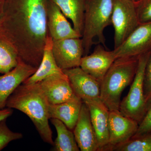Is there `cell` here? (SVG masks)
<instances>
[{"label":"cell","mask_w":151,"mask_h":151,"mask_svg":"<svg viewBox=\"0 0 151 151\" xmlns=\"http://www.w3.org/2000/svg\"><path fill=\"white\" fill-rule=\"evenodd\" d=\"M151 52L139 57L137 69L129 91L120 103L119 111L124 116L139 124L145 114L147 102L144 89V73Z\"/></svg>","instance_id":"5"},{"label":"cell","mask_w":151,"mask_h":151,"mask_svg":"<svg viewBox=\"0 0 151 151\" xmlns=\"http://www.w3.org/2000/svg\"><path fill=\"white\" fill-rule=\"evenodd\" d=\"M116 59L114 50L109 51L97 44L92 53L82 57L80 67L100 83Z\"/></svg>","instance_id":"10"},{"label":"cell","mask_w":151,"mask_h":151,"mask_svg":"<svg viewBox=\"0 0 151 151\" xmlns=\"http://www.w3.org/2000/svg\"><path fill=\"white\" fill-rule=\"evenodd\" d=\"M59 8L63 14L70 19L73 27L82 37L84 13L87 0H51Z\"/></svg>","instance_id":"19"},{"label":"cell","mask_w":151,"mask_h":151,"mask_svg":"<svg viewBox=\"0 0 151 151\" xmlns=\"http://www.w3.org/2000/svg\"><path fill=\"white\" fill-rule=\"evenodd\" d=\"M52 39L49 35L40 65L35 73L27 78L22 84H35L51 76L65 75L63 70L57 65L52 54Z\"/></svg>","instance_id":"17"},{"label":"cell","mask_w":151,"mask_h":151,"mask_svg":"<svg viewBox=\"0 0 151 151\" xmlns=\"http://www.w3.org/2000/svg\"><path fill=\"white\" fill-rule=\"evenodd\" d=\"M138 1V0H134V1Z\"/></svg>","instance_id":"29"},{"label":"cell","mask_w":151,"mask_h":151,"mask_svg":"<svg viewBox=\"0 0 151 151\" xmlns=\"http://www.w3.org/2000/svg\"><path fill=\"white\" fill-rule=\"evenodd\" d=\"M6 120L0 122V151L12 141L19 139L23 137L21 133L12 132L7 126Z\"/></svg>","instance_id":"23"},{"label":"cell","mask_w":151,"mask_h":151,"mask_svg":"<svg viewBox=\"0 0 151 151\" xmlns=\"http://www.w3.org/2000/svg\"><path fill=\"white\" fill-rule=\"evenodd\" d=\"M139 57L119 58L115 60L100 82V99L109 111H119L124 89L132 84Z\"/></svg>","instance_id":"3"},{"label":"cell","mask_w":151,"mask_h":151,"mask_svg":"<svg viewBox=\"0 0 151 151\" xmlns=\"http://www.w3.org/2000/svg\"><path fill=\"white\" fill-rule=\"evenodd\" d=\"M13 112V111L10 108L0 109V122L7 119L12 114Z\"/></svg>","instance_id":"27"},{"label":"cell","mask_w":151,"mask_h":151,"mask_svg":"<svg viewBox=\"0 0 151 151\" xmlns=\"http://www.w3.org/2000/svg\"><path fill=\"white\" fill-rule=\"evenodd\" d=\"M3 0H0V15L2 9Z\"/></svg>","instance_id":"28"},{"label":"cell","mask_w":151,"mask_h":151,"mask_svg":"<svg viewBox=\"0 0 151 151\" xmlns=\"http://www.w3.org/2000/svg\"><path fill=\"white\" fill-rule=\"evenodd\" d=\"M111 24L114 28V49H116L139 24L134 1L113 0Z\"/></svg>","instance_id":"6"},{"label":"cell","mask_w":151,"mask_h":151,"mask_svg":"<svg viewBox=\"0 0 151 151\" xmlns=\"http://www.w3.org/2000/svg\"><path fill=\"white\" fill-rule=\"evenodd\" d=\"M19 57L15 50L8 42L0 39V73L5 74L17 65Z\"/></svg>","instance_id":"22"},{"label":"cell","mask_w":151,"mask_h":151,"mask_svg":"<svg viewBox=\"0 0 151 151\" xmlns=\"http://www.w3.org/2000/svg\"><path fill=\"white\" fill-rule=\"evenodd\" d=\"M83 102L79 97L58 104H50V119H56L62 122L73 131L79 117Z\"/></svg>","instance_id":"18"},{"label":"cell","mask_w":151,"mask_h":151,"mask_svg":"<svg viewBox=\"0 0 151 151\" xmlns=\"http://www.w3.org/2000/svg\"><path fill=\"white\" fill-rule=\"evenodd\" d=\"M52 52L57 65L61 70L80 67L84 52L82 39L52 40Z\"/></svg>","instance_id":"7"},{"label":"cell","mask_w":151,"mask_h":151,"mask_svg":"<svg viewBox=\"0 0 151 151\" xmlns=\"http://www.w3.org/2000/svg\"><path fill=\"white\" fill-rule=\"evenodd\" d=\"M52 124L56 129L57 137L53 143L55 150L57 151H79L73 132L69 129L58 119H50Z\"/></svg>","instance_id":"20"},{"label":"cell","mask_w":151,"mask_h":151,"mask_svg":"<svg viewBox=\"0 0 151 151\" xmlns=\"http://www.w3.org/2000/svg\"><path fill=\"white\" fill-rule=\"evenodd\" d=\"M150 133H151V99L148 102L145 114L139 124L137 131L133 137Z\"/></svg>","instance_id":"25"},{"label":"cell","mask_w":151,"mask_h":151,"mask_svg":"<svg viewBox=\"0 0 151 151\" xmlns=\"http://www.w3.org/2000/svg\"><path fill=\"white\" fill-rule=\"evenodd\" d=\"M47 0H3L0 39L15 50L19 58L37 68L49 35Z\"/></svg>","instance_id":"1"},{"label":"cell","mask_w":151,"mask_h":151,"mask_svg":"<svg viewBox=\"0 0 151 151\" xmlns=\"http://www.w3.org/2000/svg\"><path fill=\"white\" fill-rule=\"evenodd\" d=\"M39 83L50 104L64 103L78 97L65 74L51 76Z\"/></svg>","instance_id":"13"},{"label":"cell","mask_w":151,"mask_h":151,"mask_svg":"<svg viewBox=\"0 0 151 151\" xmlns=\"http://www.w3.org/2000/svg\"><path fill=\"white\" fill-rule=\"evenodd\" d=\"M90 113L91 122L98 142L99 150L101 151L109 145V117L110 111L100 98L84 102Z\"/></svg>","instance_id":"15"},{"label":"cell","mask_w":151,"mask_h":151,"mask_svg":"<svg viewBox=\"0 0 151 151\" xmlns=\"http://www.w3.org/2000/svg\"><path fill=\"white\" fill-rule=\"evenodd\" d=\"M63 71L76 95L83 102L100 98V82L81 68H73Z\"/></svg>","instance_id":"9"},{"label":"cell","mask_w":151,"mask_h":151,"mask_svg":"<svg viewBox=\"0 0 151 151\" xmlns=\"http://www.w3.org/2000/svg\"><path fill=\"white\" fill-rule=\"evenodd\" d=\"M67 18L56 4L51 0H47V29L52 40L81 37Z\"/></svg>","instance_id":"16"},{"label":"cell","mask_w":151,"mask_h":151,"mask_svg":"<svg viewBox=\"0 0 151 151\" xmlns=\"http://www.w3.org/2000/svg\"><path fill=\"white\" fill-rule=\"evenodd\" d=\"M133 1H134V0H133Z\"/></svg>","instance_id":"30"},{"label":"cell","mask_w":151,"mask_h":151,"mask_svg":"<svg viewBox=\"0 0 151 151\" xmlns=\"http://www.w3.org/2000/svg\"><path fill=\"white\" fill-rule=\"evenodd\" d=\"M113 0H87L84 13L82 39L84 56L89 53L94 40L105 48L104 32L111 24Z\"/></svg>","instance_id":"4"},{"label":"cell","mask_w":151,"mask_h":151,"mask_svg":"<svg viewBox=\"0 0 151 151\" xmlns=\"http://www.w3.org/2000/svg\"><path fill=\"white\" fill-rule=\"evenodd\" d=\"M73 132L80 150L98 151L97 136L92 126L89 108L84 102Z\"/></svg>","instance_id":"14"},{"label":"cell","mask_w":151,"mask_h":151,"mask_svg":"<svg viewBox=\"0 0 151 151\" xmlns=\"http://www.w3.org/2000/svg\"><path fill=\"white\" fill-rule=\"evenodd\" d=\"M37 68L19 58L12 70L0 76V109L6 107L9 97L20 85L35 73Z\"/></svg>","instance_id":"11"},{"label":"cell","mask_w":151,"mask_h":151,"mask_svg":"<svg viewBox=\"0 0 151 151\" xmlns=\"http://www.w3.org/2000/svg\"><path fill=\"white\" fill-rule=\"evenodd\" d=\"M102 151H151V133L132 137L119 145L106 146Z\"/></svg>","instance_id":"21"},{"label":"cell","mask_w":151,"mask_h":151,"mask_svg":"<svg viewBox=\"0 0 151 151\" xmlns=\"http://www.w3.org/2000/svg\"><path fill=\"white\" fill-rule=\"evenodd\" d=\"M144 89L145 97L148 103L151 99V52L145 68Z\"/></svg>","instance_id":"26"},{"label":"cell","mask_w":151,"mask_h":151,"mask_svg":"<svg viewBox=\"0 0 151 151\" xmlns=\"http://www.w3.org/2000/svg\"><path fill=\"white\" fill-rule=\"evenodd\" d=\"M139 24L151 22V0L134 1Z\"/></svg>","instance_id":"24"},{"label":"cell","mask_w":151,"mask_h":151,"mask_svg":"<svg viewBox=\"0 0 151 151\" xmlns=\"http://www.w3.org/2000/svg\"><path fill=\"white\" fill-rule=\"evenodd\" d=\"M50 104L38 82L20 85L9 97L6 106L28 116L42 140L53 145L52 132L49 124Z\"/></svg>","instance_id":"2"},{"label":"cell","mask_w":151,"mask_h":151,"mask_svg":"<svg viewBox=\"0 0 151 151\" xmlns=\"http://www.w3.org/2000/svg\"><path fill=\"white\" fill-rule=\"evenodd\" d=\"M116 59L139 57L151 51V22L139 24L119 47L113 50Z\"/></svg>","instance_id":"8"},{"label":"cell","mask_w":151,"mask_h":151,"mask_svg":"<svg viewBox=\"0 0 151 151\" xmlns=\"http://www.w3.org/2000/svg\"><path fill=\"white\" fill-rule=\"evenodd\" d=\"M138 127L137 122L124 116L120 111H110L109 142L107 146L116 145L129 140L135 134Z\"/></svg>","instance_id":"12"}]
</instances>
